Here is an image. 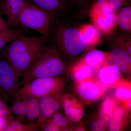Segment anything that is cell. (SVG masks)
Masks as SVG:
<instances>
[{"mask_svg": "<svg viewBox=\"0 0 131 131\" xmlns=\"http://www.w3.org/2000/svg\"><path fill=\"white\" fill-rule=\"evenodd\" d=\"M49 39L41 36L24 34L0 51L2 58L9 63L18 76L22 78L39 56Z\"/></svg>", "mask_w": 131, "mask_h": 131, "instance_id": "cell-1", "label": "cell"}, {"mask_svg": "<svg viewBox=\"0 0 131 131\" xmlns=\"http://www.w3.org/2000/svg\"><path fill=\"white\" fill-rule=\"evenodd\" d=\"M49 47L69 62L77 58L86 48L80 27L71 18L56 19L52 27Z\"/></svg>", "mask_w": 131, "mask_h": 131, "instance_id": "cell-2", "label": "cell"}, {"mask_svg": "<svg viewBox=\"0 0 131 131\" xmlns=\"http://www.w3.org/2000/svg\"><path fill=\"white\" fill-rule=\"evenodd\" d=\"M69 66L66 61L54 49L47 46L29 70L20 81L23 86L38 78L60 77L68 71Z\"/></svg>", "mask_w": 131, "mask_h": 131, "instance_id": "cell-3", "label": "cell"}, {"mask_svg": "<svg viewBox=\"0 0 131 131\" xmlns=\"http://www.w3.org/2000/svg\"><path fill=\"white\" fill-rule=\"evenodd\" d=\"M56 19V17L49 12L26 2L19 18L20 26L32 29L49 40Z\"/></svg>", "mask_w": 131, "mask_h": 131, "instance_id": "cell-4", "label": "cell"}, {"mask_svg": "<svg viewBox=\"0 0 131 131\" xmlns=\"http://www.w3.org/2000/svg\"><path fill=\"white\" fill-rule=\"evenodd\" d=\"M65 79L60 77L38 78L30 81L19 89L18 93L38 98L63 91Z\"/></svg>", "mask_w": 131, "mask_h": 131, "instance_id": "cell-5", "label": "cell"}, {"mask_svg": "<svg viewBox=\"0 0 131 131\" xmlns=\"http://www.w3.org/2000/svg\"><path fill=\"white\" fill-rule=\"evenodd\" d=\"M20 78L7 61L0 60V99L12 105L18 93Z\"/></svg>", "mask_w": 131, "mask_h": 131, "instance_id": "cell-6", "label": "cell"}, {"mask_svg": "<svg viewBox=\"0 0 131 131\" xmlns=\"http://www.w3.org/2000/svg\"><path fill=\"white\" fill-rule=\"evenodd\" d=\"M27 3L46 10L57 19L71 18L73 8L69 0H25Z\"/></svg>", "mask_w": 131, "mask_h": 131, "instance_id": "cell-7", "label": "cell"}, {"mask_svg": "<svg viewBox=\"0 0 131 131\" xmlns=\"http://www.w3.org/2000/svg\"><path fill=\"white\" fill-rule=\"evenodd\" d=\"M108 41L107 45L115 64L121 71L127 73L131 69V57L125 44L117 34Z\"/></svg>", "mask_w": 131, "mask_h": 131, "instance_id": "cell-8", "label": "cell"}, {"mask_svg": "<svg viewBox=\"0 0 131 131\" xmlns=\"http://www.w3.org/2000/svg\"><path fill=\"white\" fill-rule=\"evenodd\" d=\"M89 14L94 25L101 33L112 35L115 32L118 27L117 12L105 13L90 7Z\"/></svg>", "mask_w": 131, "mask_h": 131, "instance_id": "cell-9", "label": "cell"}, {"mask_svg": "<svg viewBox=\"0 0 131 131\" xmlns=\"http://www.w3.org/2000/svg\"><path fill=\"white\" fill-rule=\"evenodd\" d=\"M62 92L51 94L39 98L40 115L37 121L39 128L48 122L60 109L63 97Z\"/></svg>", "mask_w": 131, "mask_h": 131, "instance_id": "cell-10", "label": "cell"}, {"mask_svg": "<svg viewBox=\"0 0 131 131\" xmlns=\"http://www.w3.org/2000/svg\"><path fill=\"white\" fill-rule=\"evenodd\" d=\"M25 3V0H0V13L7 17L9 27L19 25V16Z\"/></svg>", "mask_w": 131, "mask_h": 131, "instance_id": "cell-11", "label": "cell"}, {"mask_svg": "<svg viewBox=\"0 0 131 131\" xmlns=\"http://www.w3.org/2000/svg\"><path fill=\"white\" fill-rule=\"evenodd\" d=\"M104 88L97 82L89 78L79 82L77 91L85 100L94 101L98 100L103 93Z\"/></svg>", "mask_w": 131, "mask_h": 131, "instance_id": "cell-12", "label": "cell"}, {"mask_svg": "<svg viewBox=\"0 0 131 131\" xmlns=\"http://www.w3.org/2000/svg\"><path fill=\"white\" fill-rule=\"evenodd\" d=\"M62 104L68 118L75 122L80 121L83 115V109L77 102L68 95L63 96Z\"/></svg>", "mask_w": 131, "mask_h": 131, "instance_id": "cell-13", "label": "cell"}, {"mask_svg": "<svg viewBox=\"0 0 131 131\" xmlns=\"http://www.w3.org/2000/svg\"><path fill=\"white\" fill-rule=\"evenodd\" d=\"M98 74L101 81L107 86L117 82L121 77V72L115 64L108 65L106 63L102 66Z\"/></svg>", "mask_w": 131, "mask_h": 131, "instance_id": "cell-14", "label": "cell"}, {"mask_svg": "<svg viewBox=\"0 0 131 131\" xmlns=\"http://www.w3.org/2000/svg\"><path fill=\"white\" fill-rule=\"evenodd\" d=\"M131 5V0H95L90 7L105 13H117L121 8Z\"/></svg>", "mask_w": 131, "mask_h": 131, "instance_id": "cell-15", "label": "cell"}, {"mask_svg": "<svg viewBox=\"0 0 131 131\" xmlns=\"http://www.w3.org/2000/svg\"><path fill=\"white\" fill-rule=\"evenodd\" d=\"M80 30L86 47L95 46L101 42V33L94 25H82Z\"/></svg>", "mask_w": 131, "mask_h": 131, "instance_id": "cell-16", "label": "cell"}, {"mask_svg": "<svg viewBox=\"0 0 131 131\" xmlns=\"http://www.w3.org/2000/svg\"><path fill=\"white\" fill-rule=\"evenodd\" d=\"M24 96L26 103L25 118L29 123H36L40 115L39 99L34 96Z\"/></svg>", "mask_w": 131, "mask_h": 131, "instance_id": "cell-17", "label": "cell"}, {"mask_svg": "<svg viewBox=\"0 0 131 131\" xmlns=\"http://www.w3.org/2000/svg\"><path fill=\"white\" fill-rule=\"evenodd\" d=\"M24 28L19 25L15 28L9 27L0 31V51L24 34Z\"/></svg>", "mask_w": 131, "mask_h": 131, "instance_id": "cell-18", "label": "cell"}, {"mask_svg": "<svg viewBox=\"0 0 131 131\" xmlns=\"http://www.w3.org/2000/svg\"><path fill=\"white\" fill-rule=\"evenodd\" d=\"M107 59L104 52L94 49L89 51L81 61L93 69H96L106 63Z\"/></svg>", "mask_w": 131, "mask_h": 131, "instance_id": "cell-19", "label": "cell"}, {"mask_svg": "<svg viewBox=\"0 0 131 131\" xmlns=\"http://www.w3.org/2000/svg\"><path fill=\"white\" fill-rule=\"evenodd\" d=\"M117 27L124 32L131 34V5L122 7L117 12Z\"/></svg>", "mask_w": 131, "mask_h": 131, "instance_id": "cell-20", "label": "cell"}, {"mask_svg": "<svg viewBox=\"0 0 131 131\" xmlns=\"http://www.w3.org/2000/svg\"><path fill=\"white\" fill-rule=\"evenodd\" d=\"M15 119L23 121L25 118L26 103L24 96L17 93L10 108Z\"/></svg>", "mask_w": 131, "mask_h": 131, "instance_id": "cell-21", "label": "cell"}, {"mask_svg": "<svg viewBox=\"0 0 131 131\" xmlns=\"http://www.w3.org/2000/svg\"><path fill=\"white\" fill-rule=\"evenodd\" d=\"M113 112L107 108H102L99 114L98 119L91 125V129L93 131H103L109 125L112 117Z\"/></svg>", "mask_w": 131, "mask_h": 131, "instance_id": "cell-22", "label": "cell"}, {"mask_svg": "<svg viewBox=\"0 0 131 131\" xmlns=\"http://www.w3.org/2000/svg\"><path fill=\"white\" fill-rule=\"evenodd\" d=\"M37 123H24L14 118L4 129L3 131H40Z\"/></svg>", "mask_w": 131, "mask_h": 131, "instance_id": "cell-23", "label": "cell"}, {"mask_svg": "<svg viewBox=\"0 0 131 131\" xmlns=\"http://www.w3.org/2000/svg\"><path fill=\"white\" fill-rule=\"evenodd\" d=\"M93 72V68L81 61L73 69V74L75 80L78 82L89 79Z\"/></svg>", "mask_w": 131, "mask_h": 131, "instance_id": "cell-24", "label": "cell"}, {"mask_svg": "<svg viewBox=\"0 0 131 131\" xmlns=\"http://www.w3.org/2000/svg\"><path fill=\"white\" fill-rule=\"evenodd\" d=\"M125 109L124 107L117 108L113 113L112 117L108 125L109 130L111 131L121 130L122 126V121L125 115Z\"/></svg>", "mask_w": 131, "mask_h": 131, "instance_id": "cell-25", "label": "cell"}, {"mask_svg": "<svg viewBox=\"0 0 131 131\" xmlns=\"http://www.w3.org/2000/svg\"><path fill=\"white\" fill-rule=\"evenodd\" d=\"M115 96L120 100L129 101L131 100L130 88L126 85H120L115 91Z\"/></svg>", "mask_w": 131, "mask_h": 131, "instance_id": "cell-26", "label": "cell"}, {"mask_svg": "<svg viewBox=\"0 0 131 131\" xmlns=\"http://www.w3.org/2000/svg\"><path fill=\"white\" fill-rule=\"evenodd\" d=\"M12 115L10 108L7 105L0 99V117H7Z\"/></svg>", "mask_w": 131, "mask_h": 131, "instance_id": "cell-27", "label": "cell"}, {"mask_svg": "<svg viewBox=\"0 0 131 131\" xmlns=\"http://www.w3.org/2000/svg\"><path fill=\"white\" fill-rule=\"evenodd\" d=\"M116 106L115 101L111 98H108L104 101L102 106V108H107L113 112Z\"/></svg>", "mask_w": 131, "mask_h": 131, "instance_id": "cell-28", "label": "cell"}, {"mask_svg": "<svg viewBox=\"0 0 131 131\" xmlns=\"http://www.w3.org/2000/svg\"><path fill=\"white\" fill-rule=\"evenodd\" d=\"M13 119L12 115L7 117H0V131H3L8 124Z\"/></svg>", "mask_w": 131, "mask_h": 131, "instance_id": "cell-29", "label": "cell"}, {"mask_svg": "<svg viewBox=\"0 0 131 131\" xmlns=\"http://www.w3.org/2000/svg\"><path fill=\"white\" fill-rule=\"evenodd\" d=\"M9 27L7 20L3 17L2 15L0 13V31L6 29Z\"/></svg>", "mask_w": 131, "mask_h": 131, "instance_id": "cell-30", "label": "cell"}, {"mask_svg": "<svg viewBox=\"0 0 131 131\" xmlns=\"http://www.w3.org/2000/svg\"><path fill=\"white\" fill-rule=\"evenodd\" d=\"M68 122H69V120L67 117L63 115L60 119L59 124L61 130L62 129H64L68 125Z\"/></svg>", "mask_w": 131, "mask_h": 131, "instance_id": "cell-31", "label": "cell"}, {"mask_svg": "<svg viewBox=\"0 0 131 131\" xmlns=\"http://www.w3.org/2000/svg\"><path fill=\"white\" fill-rule=\"evenodd\" d=\"M131 100H129V101H128V102H129V103H128V107H129V110H131Z\"/></svg>", "mask_w": 131, "mask_h": 131, "instance_id": "cell-32", "label": "cell"}]
</instances>
